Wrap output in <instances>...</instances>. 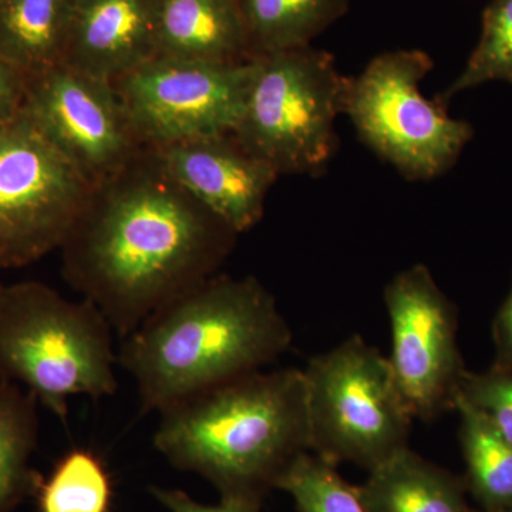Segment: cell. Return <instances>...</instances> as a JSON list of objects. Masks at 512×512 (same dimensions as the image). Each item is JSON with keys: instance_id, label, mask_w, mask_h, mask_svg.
I'll return each instance as SVG.
<instances>
[{"instance_id": "cell-1", "label": "cell", "mask_w": 512, "mask_h": 512, "mask_svg": "<svg viewBox=\"0 0 512 512\" xmlns=\"http://www.w3.org/2000/svg\"><path fill=\"white\" fill-rule=\"evenodd\" d=\"M238 234L191 197L150 148L94 185L62 247V275L124 338L218 274Z\"/></svg>"}, {"instance_id": "cell-2", "label": "cell", "mask_w": 512, "mask_h": 512, "mask_svg": "<svg viewBox=\"0 0 512 512\" xmlns=\"http://www.w3.org/2000/svg\"><path fill=\"white\" fill-rule=\"evenodd\" d=\"M292 329L254 276L214 275L147 316L117 357L133 377L144 413L168 407L285 355Z\"/></svg>"}, {"instance_id": "cell-3", "label": "cell", "mask_w": 512, "mask_h": 512, "mask_svg": "<svg viewBox=\"0 0 512 512\" xmlns=\"http://www.w3.org/2000/svg\"><path fill=\"white\" fill-rule=\"evenodd\" d=\"M154 447L173 466L200 474L222 501L259 507L311 451L302 369L249 373L160 413Z\"/></svg>"}, {"instance_id": "cell-4", "label": "cell", "mask_w": 512, "mask_h": 512, "mask_svg": "<svg viewBox=\"0 0 512 512\" xmlns=\"http://www.w3.org/2000/svg\"><path fill=\"white\" fill-rule=\"evenodd\" d=\"M109 320L86 299L69 301L42 282L0 292V380L19 384L66 423L74 396L119 389Z\"/></svg>"}, {"instance_id": "cell-5", "label": "cell", "mask_w": 512, "mask_h": 512, "mask_svg": "<svg viewBox=\"0 0 512 512\" xmlns=\"http://www.w3.org/2000/svg\"><path fill=\"white\" fill-rule=\"evenodd\" d=\"M348 82L330 53L311 46L256 56L232 134L279 175L318 177L338 148L335 124Z\"/></svg>"}, {"instance_id": "cell-6", "label": "cell", "mask_w": 512, "mask_h": 512, "mask_svg": "<svg viewBox=\"0 0 512 512\" xmlns=\"http://www.w3.org/2000/svg\"><path fill=\"white\" fill-rule=\"evenodd\" d=\"M302 370L311 453L372 471L409 447L414 417L389 359L362 336L311 357Z\"/></svg>"}, {"instance_id": "cell-7", "label": "cell", "mask_w": 512, "mask_h": 512, "mask_svg": "<svg viewBox=\"0 0 512 512\" xmlns=\"http://www.w3.org/2000/svg\"><path fill=\"white\" fill-rule=\"evenodd\" d=\"M433 59L419 49L373 57L349 77L343 114L373 153L410 181H430L450 170L473 137L467 121L421 93Z\"/></svg>"}, {"instance_id": "cell-8", "label": "cell", "mask_w": 512, "mask_h": 512, "mask_svg": "<svg viewBox=\"0 0 512 512\" xmlns=\"http://www.w3.org/2000/svg\"><path fill=\"white\" fill-rule=\"evenodd\" d=\"M93 187L25 110L0 128V271L60 249Z\"/></svg>"}, {"instance_id": "cell-9", "label": "cell", "mask_w": 512, "mask_h": 512, "mask_svg": "<svg viewBox=\"0 0 512 512\" xmlns=\"http://www.w3.org/2000/svg\"><path fill=\"white\" fill-rule=\"evenodd\" d=\"M255 76L247 62L215 63L156 56L114 80L144 147H158L237 126Z\"/></svg>"}, {"instance_id": "cell-10", "label": "cell", "mask_w": 512, "mask_h": 512, "mask_svg": "<svg viewBox=\"0 0 512 512\" xmlns=\"http://www.w3.org/2000/svg\"><path fill=\"white\" fill-rule=\"evenodd\" d=\"M390 367L414 420L454 410L468 370L458 348V316L426 265L404 269L384 286Z\"/></svg>"}, {"instance_id": "cell-11", "label": "cell", "mask_w": 512, "mask_h": 512, "mask_svg": "<svg viewBox=\"0 0 512 512\" xmlns=\"http://www.w3.org/2000/svg\"><path fill=\"white\" fill-rule=\"evenodd\" d=\"M23 110L93 185L146 148L113 83L64 63L28 79Z\"/></svg>"}, {"instance_id": "cell-12", "label": "cell", "mask_w": 512, "mask_h": 512, "mask_svg": "<svg viewBox=\"0 0 512 512\" xmlns=\"http://www.w3.org/2000/svg\"><path fill=\"white\" fill-rule=\"evenodd\" d=\"M147 148L175 183L238 235L264 217L266 197L279 174L249 153L234 134Z\"/></svg>"}, {"instance_id": "cell-13", "label": "cell", "mask_w": 512, "mask_h": 512, "mask_svg": "<svg viewBox=\"0 0 512 512\" xmlns=\"http://www.w3.org/2000/svg\"><path fill=\"white\" fill-rule=\"evenodd\" d=\"M157 0H74L64 64L113 83L157 56Z\"/></svg>"}, {"instance_id": "cell-14", "label": "cell", "mask_w": 512, "mask_h": 512, "mask_svg": "<svg viewBox=\"0 0 512 512\" xmlns=\"http://www.w3.org/2000/svg\"><path fill=\"white\" fill-rule=\"evenodd\" d=\"M157 56L201 62L254 59L241 0H157Z\"/></svg>"}, {"instance_id": "cell-15", "label": "cell", "mask_w": 512, "mask_h": 512, "mask_svg": "<svg viewBox=\"0 0 512 512\" xmlns=\"http://www.w3.org/2000/svg\"><path fill=\"white\" fill-rule=\"evenodd\" d=\"M360 490L373 512H471L463 484L410 446L369 471Z\"/></svg>"}, {"instance_id": "cell-16", "label": "cell", "mask_w": 512, "mask_h": 512, "mask_svg": "<svg viewBox=\"0 0 512 512\" xmlns=\"http://www.w3.org/2000/svg\"><path fill=\"white\" fill-rule=\"evenodd\" d=\"M74 0H0V55L28 79L64 63Z\"/></svg>"}, {"instance_id": "cell-17", "label": "cell", "mask_w": 512, "mask_h": 512, "mask_svg": "<svg viewBox=\"0 0 512 512\" xmlns=\"http://www.w3.org/2000/svg\"><path fill=\"white\" fill-rule=\"evenodd\" d=\"M350 0H241L252 56L311 46Z\"/></svg>"}, {"instance_id": "cell-18", "label": "cell", "mask_w": 512, "mask_h": 512, "mask_svg": "<svg viewBox=\"0 0 512 512\" xmlns=\"http://www.w3.org/2000/svg\"><path fill=\"white\" fill-rule=\"evenodd\" d=\"M36 396L0 380V512H12L42 483L30 467L39 439Z\"/></svg>"}, {"instance_id": "cell-19", "label": "cell", "mask_w": 512, "mask_h": 512, "mask_svg": "<svg viewBox=\"0 0 512 512\" xmlns=\"http://www.w3.org/2000/svg\"><path fill=\"white\" fill-rule=\"evenodd\" d=\"M458 440L466 463L467 484L487 511L512 508V444L473 406L457 399Z\"/></svg>"}, {"instance_id": "cell-20", "label": "cell", "mask_w": 512, "mask_h": 512, "mask_svg": "<svg viewBox=\"0 0 512 512\" xmlns=\"http://www.w3.org/2000/svg\"><path fill=\"white\" fill-rule=\"evenodd\" d=\"M36 495L39 512H109L113 487L100 458L76 448L42 480Z\"/></svg>"}, {"instance_id": "cell-21", "label": "cell", "mask_w": 512, "mask_h": 512, "mask_svg": "<svg viewBox=\"0 0 512 512\" xmlns=\"http://www.w3.org/2000/svg\"><path fill=\"white\" fill-rule=\"evenodd\" d=\"M276 488L291 495L298 512H373L360 487L343 480L336 464L311 451L293 461Z\"/></svg>"}, {"instance_id": "cell-22", "label": "cell", "mask_w": 512, "mask_h": 512, "mask_svg": "<svg viewBox=\"0 0 512 512\" xmlns=\"http://www.w3.org/2000/svg\"><path fill=\"white\" fill-rule=\"evenodd\" d=\"M512 83V0H491L483 30L460 76L440 94V103L488 82Z\"/></svg>"}, {"instance_id": "cell-23", "label": "cell", "mask_w": 512, "mask_h": 512, "mask_svg": "<svg viewBox=\"0 0 512 512\" xmlns=\"http://www.w3.org/2000/svg\"><path fill=\"white\" fill-rule=\"evenodd\" d=\"M457 399L483 413L498 433L512 444V370L467 372Z\"/></svg>"}, {"instance_id": "cell-24", "label": "cell", "mask_w": 512, "mask_h": 512, "mask_svg": "<svg viewBox=\"0 0 512 512\" xmlns=\"http://www.w3.org/2000/svg\"><path fill=\"white\" fill-rule=\"evenodd\" d=\"M28 77L0 55V128L8 126L25 107Z\"/></svg>"}, {"instance_id": "cell-25", "label": "cell", "mask_w": 512, "mask_h": 512, "mask_svg": "<svg viewBox=\"0 0 512 512\" xmlns=\"http://www.w3.org/2000/svg\"><path fill=\"white\" fill-rule=\"evenodd\" d=\"M153 494L170 512H259V507L255 505L232 503V501H221L218 505L201 504L180 490L154 488Z\"/></svg>"}, {"instance_id": "cell-26", "label": "cell", "mask_w": 512, "mask_h": 512, "mask_svg": "<svg viewBox=\"0 0 512 512\" xmlns=\"http://www.w3.org/2000/svg\"><path fill=\"white\" fill-rule=\"evenodd\" d=\"M495 357L493 367L512 370V284L507 298L501 303L493 320Z\"/></svg>"}, {"instance_id": "cell-27", "label": "cell", "mask_w": 512, "mask_h": 512, "mask_svg": "<svg viewBox=\"0 0 512 512\" xmlns=\"http://www.w3.org/2000/svg\"><path fill=\"white\" fill-rule=\"evenodd\" d=\"M490 512H512V508H510V510H503V511H490Z\"/></svg>"}, {"instance_id": "cell-28", "label": "cell", "mask_w": 512, "mask_h": 512, "mask_svg": "<svg viewBox=\"0 0 512 512\" xmlns=\"http://www.w3.org/2000/svg\"><path fill=\"white\" fill-rule=\"evenodd\" d=\"M3 286L5 285L0 284V292H2Z\"/></svg>"}]
</instances>
